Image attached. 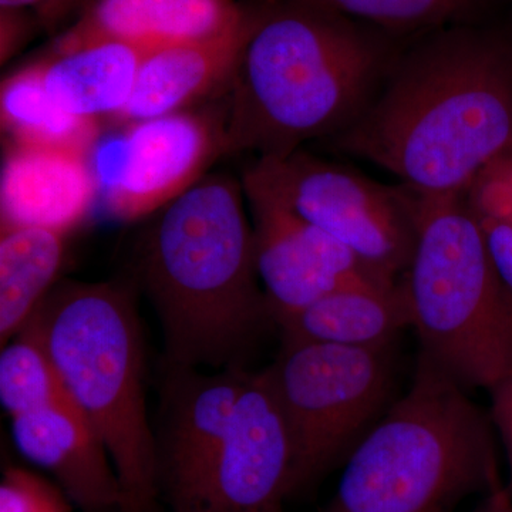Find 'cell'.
<instances>
[{"label":"cell","instance_id":"cell-1","mask_svg":"<svg viewBox=\"0 0 512 512\" xmlns=\"http://www.w3.org/2000/svg\"><path fill=\"white\" fill-rule=\"evenodd\" d=\"M323 143L421 195L466 194L512 148V37L477 22L423 33L355 123Z\"/></svg>","mask_w":512,"mask_h":512},{"label":"cell","instance_id":"cell-2","mask_svg":"<svg viewBox=\"0 0 512 512\" xmlns=\"http://www.w3.org/2000/svg\"><path fill=\"white\" fill-rule=\"evenodd\" d=\"M390 36L306 0L252 3L251 32L225 93V156L285 157L338 136L402 50Z\"/></svg>","mask_w":512,"mask_h":512},{"label":"cell","instance_id":"cell-3","mask_svg":"<svg viewBox=\"0 0 512 512\" xmlns=\"http://www.w3.org/2000/svg\"><path fill=\"white\" fill-rule=\"evenodd\" d=\"M241 181L207 174L153 215L134 282L157 313L163 367L245 366L274 325L255 268L254 228Z\"/></svg>","mask_w":512,"mask_h":512},{"label":"cell","instance_id":"cell-4","mask_svg":"<svg viewBox=\"0 0 512 512\" xmlns=\"http://www.w3.org/2000/svg\"><path fill=\"white\" fill-rule=\"evenodd\" d=\"M136 291L134 279H60L28 325L52 357L70 403L109 451L121 512H158L157 440Z\"/></svg>","mask_w":512,"mask_h":512},{"label":"cell","instance_id":"cell-5","mask_svg":"<svg viewBox=\"0 0 512 512\" xmlns=\"http://www.w3.org/2000/svg\"><path fill=\"white\" fill-rule=\"evenodd\" d=\"M494 426L456 380L419 355L413 383L346 458L320 512H448L498 476Z\"/></svg>","mask_w":512,"mask_h":512},{"label":"cell","instance_id":"cell-6","mask_svg":"<svg viewBox=\"0 0 512 512\" xmlns=\"http://www.w3.org/2000/svg\"><path fill=\"white\" fill-rule=\"evenodd\" d=\"M416 245L402 276L419 355L464 389L512 373V296L466 194H419Z\"/></svg>","mask_w":512,"mask_h":512},{"label":"cell","instance_id":"cell-7","mask_svg":"<svg viewBox=\"0 0 512 512\" xmlns=\"http://www.w3.org/2000/svg\"><path fill=\"white\" fill-rule=\"evenodd\" d=\"M265 370L291 437L292 495L348 458L392 396L390 349L282 340Z\"/></svg>","mask_w":512,"mask_h":512},{"label":"cell","instance_id":"cell-8","mask_svg":"<svg viewBox=\"0 0 512 512\" xmlns=\"http://www.w3.org/2000/svg\"><path fill=\"white\" fill-rule=\"evenodd\" d=\"M241 183L245 197L281 205L345 245L370 275L399 282L409 268L420 197L406 185L377 183L305 148L254 158Z\"/></svg>","mask_w":512,"mask_h":512},{"label":"cell","instance_id":"cell-9","mask_svg":"<svg viewBox=\"0 0 512 512\" xmlns=\"http://www.w3.org/2000/svg\"><path fill=\"white\" fill-rule=\"evenodd\" d=\"M225 113L191 111L127 124L100 194L117 221L153 217L225 156Z\"/></svg>","mask_w":512,"mask_h":512},{"label":"cell","instance_id":"cell-10","mask_svg":"<svg viewBox=\"0 0 512 512\" xmlns=\"http://www.w3.org/2000/svg\"><path fill=\"white\" fill-rule=\"evenodd\" d=\"M292 468L291 437L268 373L248 370L224 444L178 512H285Z\"/></svg>","mask_w":512,"mask_h":512},{"label":"cell","instance_id":"cell-11","mask_svg":"<svg viewBox=\"0 0 512 512\" xmlns=\"http://www.w3.org/2000/svg\"><path fill=\"white\" fill-rule=\"evenodd\" d=\"M247 367L204 373L163 367L160 421L156 430L161 498L178 512L210 470L224 444Z\"/></svg>","mask_w":512,"mask_h":512},{"label":"cell","instance_id":"cell-12","mask_svg":"<svg viewBox=\"0 0 512 512\" xmlns=\"http://www.w3.org/2000/svg\"><path fill=\"white\" fill-rule=\"evenodd\" d=\"M247 202L254 228L256 275L275 326L343 286L379 279L345 245L281 205L259 198H247Z\"/></svg>","mask_w":512,"mask_h":512},{"label":"cell","instance_id":"cell-13","mask_svg":"<svg viewBox=\"0 0 512 512\" xmlns=\"http://www.w3.org/2000/svg\"><path fill=\"white\" fill-rule=\"evenodd\" d=\"M10 420L20 456L49 474L74 507L121 512L120 481L109 451L70 400Z\"/></svg>","mask_w":512,"mask_h":512},{"label":"cell","instance_id":"cell-14","mask_svg":"<svg viewBox=\"0 0 512 512\" xmlns=\"http://www.w3.org/2000/svg\"><path fill=\"white\" fill-rule=\"evenodd\" d=\"M100 180L89 156L8 143L0 177V225L70 234L89 217Z\"/></svg>","mask_w":512,"mask_h":512},{"label":"cell","instance_id":"cell-15","mask_svg":"<svg viewBox=\"0 0 512 512\" xmlns=\"http://www.w3.org/2000/svg\"><path fill=\"white\" fill-rule=\"evenodd\" d=\"M251 26L252 3H247L242 18L218 35L148 50L130 100L114 120L156 119L190 109L218 90L227 93Z\"/></svg>","mask_w":512,"mask_h":512},{"label":"cell","instance_id":"cell-16","mask_svg":"<svg viewBox=\"0 0 512 512\" xmlns=\"http://www.w3.org/2000/svg\"><path fill=\"white\" fill-rule=\"evenodd\" d=\"M238 0H92L79 18L56 35L50 53L100 42L157 49L224 32L242 18Z\"/></svg>","mask_w":512,"mask_h":512},{"label":"cell","instance_id":"cell-17","mask_svg":"<svg viewBox=\"0 0 512 512\" xmlns=\"http://www.w3.org/2000/svg\"><path fill=\"white\" fill-rule=\"evenodd\" d=\"M276 328L282 340L390 349L404 329L412 328V315L402 279H363L278 320Z\"/></svg>","mask_w":512,"mask_h":512},{"label":"cell","instance_id":"cell-18","mask_svg":"<svg viewBox=\"0 0 512 512\" xmlns=\"http://www.w3.org/2000/svg\"><path fill=\"white\" fill-rule=\"evenodd\" d=\"M148 49L100 42L36 59L47 92L70 113L100 121L117 116L130 100Z\"/></svg>","mask_w":512,"mask_h":512},{"label":"cell","instance_id":"cell-19","mask_svg":"<svg viewBox=\"0 0 512 512\" xmlns=\"http://www.w3.org/2000/svg\"><path fill=\"white\" fill-rule=\"evenodd\" d=\"M69 234L53 229H0V345L28 325L60 281Z\"/></svg>","mask_w":512,"mask_h":512},{"label":"cell","instance_id":"cell-20","mask_svg":"<svg viewBox=\"0 0 512 512\" xmlns=\"http://www.w3.org/2000/svg\"><path fill=\"white\" fill-rule=\"evenodd\" d=\"M0 121L3 134L16 146L90 156L100 138V121L76 116L50 96L35 60L3 80Z\"/></svg>","mask_w":512,"mask_h":512},{"label":"cell","instance_id":"cell-21","mask_svg":"<svg viewBox=\"0 0 512 512\" xmlns=\"http://www.w3.org/2000/svg\"><path fill=\"white\" fill-rule=\"evenodd\" d=\"M69 400L42 339L30 325L0 352V403L10 419Z\"/></svg>","mask_w":512,"mask_h":512},{"label":"cell","instance_id":"cell-22","mask_svg":"<svg viewBox=\"0 0 512 512\" xmlns=\"http://www.w3.org/2000/svg\"><path fill=\"white\" fill-rule=\"evenodd\" d=\"M390 35L476 23L488 0H306Z\"/></svg>","mask_w":512,"mask_h":512},{"label":"cell","instance_id":"cell-23","mask_svg":"<svg viewBox=\"0 0 512 512\" xmlns=\"http://www.w3.org/2000/svg\"><path fill=\"white\" fill-rule=\"evenodd\" d=\"M62 488L36 471L9 466L0 481V512H72Z\"/></svg>","mask_w":512,"mask_h":512},{"label":"cell","instance_id":"cell-24","mask_svg":"<svg viewBox=\"0 0 512 512\" xmlns=\"http://www.w3.org/2000/svg\"><path fill=\"white\" fill-rule=\"evenodd\" d=\"M476 217L495 274L512 296V224L487 215Z\"/></svg>","mask_w":512,"mask_h":512},{"label":"cell","instance_id":"cell-25","mask_svg":"<svg viewBox=\"0 0 512 512\" xmlns=\"http://www.w3.org/2000/svg\"><path fill=\"white\" fill-rule=\"evenodd\" d=\"M39 32L42 25L32 10L0 8V62L8 63Z\"/></svg>","mask_w":512,"mask_h":512},{"label":"cell","instance_id":"cell-26","mask_svg":"<svg viewBox=\"0 0 512 512\" xmlns=\"http://www.w3.org/2000/svg\"><path fill=\"white\" fill-rule=\"evenodd\" d=\"M92 0H0V8L32 10L49 35L63 32L67 22H74Z\"/></svg>","mask_w":512,"mask_h":512},{"label":"cell","instance_id":"cell-27","mask_svg":"<svg viewBox=\"0 0 512 512\" xmlns=\"http://www.w3.org/2000/svg\"><path fill=\"white\" fill-rule=\"evenodd\" d=\"M488 392L491 396V421L503 441L508 467H510V485L507 490L512 498V373L495 384Z\"/></svg>","mask_w":512,"mask_h":512},{"label":"cell","instance_id":"cell-28","mask_svg":"<svg viewBox=\"0 0 512 512\" xmlns=\"http://www.w3.org/2000/svg\"><path fill=\"white\" fill-rule=\"evenodd\" d=\"M484 512H512V498L501 480L493 485L483 503Z\"/></svg>","mask_w":512,"mask_h":512},{"label":"cell","instance_id":"cell-29","mask_svg":"<svg viewBox=\"0 0 512 512\" xmlns=\"http://www.w3.org/2000/svg\"><path fill=\"white\" fill-rule=\"evenodd\" d=\"M485 170L491 171V173L497 175V177L503 178L505 183L510 184L512 187V148L507 153L503 154L500 158L494 161L490 167Z\"/></svg>","mask_w":512,"mask_h":512},{"label":"cell","instance_id":"cell-30","mask_svg":"<svg viewBox=\"0 0 512 512\" xmlns=\"http://www.w3.org/2000/svg\"><path fill=\"white\" fill-rule=\"evenodd\" d=\"M474 512H484L483 504H481L480 507H478L477 510Z\"/></svg>","mask_w":512,"mask_h":512}]
</instances>
